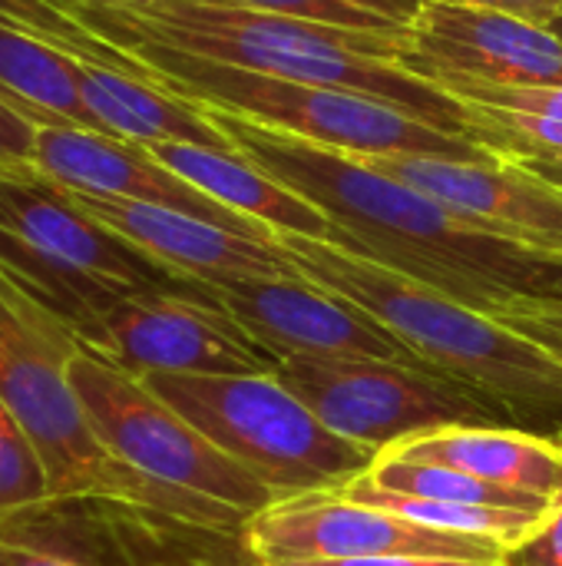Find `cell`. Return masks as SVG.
<instances>
[{
    "instance_id": "1",
    "label": "cell",
    "mask_w": 562,
    "mask_h": 566,
    "mask_svg": "<svg viewBox=\"0 0 562 566\" xmlns=\"http://www.w3.org/2000/svg\"><path fill=\"white\" fill-rule=\"evenodd\" d=\"M192 106H199L242 159L321 209L341 229V249L487 315L523 298H540V255L467 229L441 202L384 176L361 156L248 123L205 103Z\"/></svg>"
},
{
    "instance_id": "2",
    "label": "cell",
    "mask_w": 562,
    "mask_h": 566,
    "mask_svg": "<svg viewBox=\"0 0 562 566\" xmlns=\"http://www.w3.org/2000/svg\"><path fill=\"white\" fill-rule=\"evenodd\" d=\"M70 7L103 40L136 36L265 76L368 93L401 106L447 136L474 143L467 106L441 86L397 66L407 33L341 30L229 0H159L139 10L70 0Z\"/></svg>"
},
{
    "instance_id": "3",
    "label": "cell",
    "mask_w": 562,
    "mask_h": 566,
    "mask_svg": "<svg viewBox=\"0 0 562 566\" xmlns=\"http://www.w3.org/2000/svg\"><path fill=\"white\" fill-rule=\"evenodd\" d=\"M295 272L388 325L431 371L477 391L503 415L562 431V365L527 335L424 282L335 242L275 235Z\"/></svg>"
},
{
    "instance_id": "4",
    "label": "cell",
    "mask_w": 562,
    "mask_h": 566,
    "mask_svg": "<svg viewBox=\"0 0 562 566\" xmlns=\"http://www.w3.org/2000/svg\"><path fill=\"white\" fill-rule=\"evenodd\" d=\"M76 352L70 328L0 269V401L36 444L50 497H99L242 541L252 517L149 481L99 441L70 381Z\"/></svg>"
},
{
    "instance_id": "5",
    "label": "cell",
    "mask_w": 562,
    "mask_h": 566,
    "mask_svg": "<svg viewBox=\"0 0 562 566\" xmlns=\"http://www.w3.org/2000/svg\"><path fill=\"white\" fill-rule=\"evenodd\" d=\"M109 43L129 50L139 63L149 66L159 90L185 103H205L328 149L354 156H441L460 163L497 159L490 149L460 136H447L404 113L401 106L368 93L265 76L136 36H119Z\"/></svg>"
},
{
    "instance_id": "6",
    "label": "cell",
    "mask_w": 562,
    "mask_h": 566,
    "mask_svg": "<svg viewBox=\"0 0 562 566\" xmlns=\"http://www.w3.org/2000/svg\"><path fill=\"white\" fill-rule=\"evenodd\" d=\"M0 269L70 335L126 295H212L205 285L172 275L46 182L0 179Z\"/></svg>"
},
{
    "instance_id": "7",
    "label": "cell",
    "mask_w": 562,
    "mask_h": 566,
    "mask_svg": "<svg viewBox=\"0 0 562 566\" xmlns=\"http://www.w3.org/2000/svg\"><path fill=\"white\" fill-rule=\"evenodd\" d=\"M142 381L275 501L341 491L378 458L325 428L275 375H146Z\"/></svg>"
},
{
    "instance_id": "8",
    "label": "cell",
    "mask_w": 562,
    "mask_h": 566,
    "mask_svg": "<svg viewBox=\"0 0 562 566\" xmlns=\"http://www.w3.org/2000/svg\"><path fill=\"white\" fill-rule=\"evenodd\" d=\"M70 381L99 441L149 481L209 497L245 517L275 504L258 478L152 395L142 378L79 348L70 361Z\"/></svg>"
},
{
    "instance_id": "9",
    "label": "cell",
    "mask_w": 562,
    "mask_h": 566,
    "mask_svg": "<svg viewBox=\"0 0 562 566\" xmlns=\"http://www.w3.org/2000/svg\"><path fill=\"white\" fill-rule=\"evenodd\" d=\"M275 378L335 434L381 454L404 438L454 424H513L460 381L401 361L282 358Z\"/></svg>"
},
{
    "instance_id": "10",
    "label": "cell",
    "mask_w": 562,
    "mask_h": 566,
    "mask_svg": "<svg viewBox=\"0 0 562 566\" xmlns=\"http://www.w3.org/2000/svg\"><path fill=\"white\" fill-rule=\"evenodd\" d=\"M73 338L83 352L136 378L275 375L278 368V358L258 345L212 295H126L79 325Z\"/></svg>"
},
{
    "instance_id": "11",
    "label": "cell",
    "mask_w": 562,
    "mask_h": 566,
    "mask_svg": "<svg viewBox=\"0 0 562 566\" xmlns=\"http://www.w3.org/2000/svg\"><path fill=\"white\" fill-rule=\"evenodd\" d=\"M242 547L255 566L364 557H441L500 564L507 554L494 541L421 527L414 521L358 504L335 491L268 504L245 524Z\"/></svg>"
},
{
    "instance_id": "12",
    "label": "cell",
    "mask_w": 562,
    "mask_h": 566,
    "mask_svg": "<svg viewBox=\"0 0 562 566\" xmlns=\"http://www.w3.org/2000/svg\"><path fill=\"white\" fill-rule=\"evenodd\" d=\"M384 176L441 202L467 229L540 259H562V189L530 166L497 156L460 163L441 156H361Z\"/></svg>"
},
{
    "instance_id": "13",
    "label": "cell",
    "mask_w": 562,
    "mask_h": 566,
    "mask_svg": "<svg viewBox=\"0 0 562 566\" xmlns=\"http://www.w3.org/2000/svg\"><path fill=\"white\" fill-rule=\"evenodd\" d=\"M397 66L427 83L562 86V40L510 13L460 0H427L404 36Z\"/></svg>"
},
{
    "instance_id": "14",
    "label": "cell",
    "mask_w": 562,
    "mask_h": 566,
    "mask_svg": "<svg viewBox=\"0 0 562 566\" xmlns=\"http://www.w3.org/2000/svg\"><path fill=\"white\" fill-rule=\"evenodd\" d=\"M209 292L278 361L282 358H371V361H401V365L427 368L371 312L301 275L229 282Z\"/></svg>"
},
{
    "instance_id": "15",
    "label": "cell",
    "mask_w": 562,
    "mask_h": 566,
    "mask_svg": "<svg viewBox=\"0 0 562 566\" xmlns=\"http://www.w3.org/2000/svg\"><path fill=\"white\" fill-rule=\"evenodd\" d=\"M66 192V189H60ZM73 206H79L86 216L132 242L139 252L166 265L172 275L215 289L229 282H252V279H298L288 255L278 249V242L252 239L242 232H232L225 226L205 222L199 216L149 206V202H129V199H99L83 192H66Z\"/></svg>"
},
{
    "instance_id": "16",
    "label": "cell",
    "mask_w": 562,
    "mask_h": 566,
    "mask_svg": "<svg viewBox=\"0 0 562 566\" xmlns=\"http://www.w3.org/2000/svg\"><path fill=\"white\" fill-rule=\"evenodd\" d=\"M36 169H40V179L53 189L99 196V199L166 206V209L199 216L205 222L225 226L252 239H265V242L275 239L268 229L222 209L219 202L192 189L185 179H179L162 163H156L146 153V146H136V143H119L109 136L70 129V126H40L36 129Z\"/></svg>"
},
{
    "instance_id": "17",
    "label": "cell",
    "mask_w": 562,
    "mask_h": 566,
    "mask_svg": "<svg viewBox=\"0 0 562 566\" xmlns=\"http://www.w3.org/2000/svg\"><path fill=\"white\" fill-rule=\"evenodd\" d=\"M146 153L192 189L219 202L222 209L268 229L272 235H305L344 245L341 229L315 209L308 199L275 182L268 172L242 159L235 149H212L195 143H152Z\"/></svg>"
},
{
    "instance_id": "18",
    "label": "cell",
    "mask_w": 562,
    "mask_h": 566,
    "mask_svg": "<svg viewBox=\"0 0 562 566\" xmlns=\"http://www.w3.org/2000/svg\"><path fill=\"white\" fill-rule=\"evenodd\" d=\"M381 454L454 468L562 507V441L517 424H454L421 431Z\"/></svg>"
},
{
    "instance_id": "19",
    "label": "cell",
    "mask_w": 562,
    "mask_h": 566,
    "mask_svg": "<svg viewBox=\"0 0 562 566\" xmlns=\"http://www.w3.org/2000/svg\"><path fill=\"white\" fill-rule=\"evenodd\" d=\"M79 63V93L93 119L109 139L152 146V143H195L212 149H232V143L199 113V106L119 73L103 63Z\"/></svg>"
},
{
    "instance_id": "20",
    "label": "cell",
    "mask_w": 562,
    "mask_h": 566,
    "mask_svg": "<svg viewBox=\"0 0 562 566\" xmlns=\"http://www.w3.org/2000/svg\"><path fill=\"white\" fill-rule=\"evenodd\" d=\"M0 96L36 126L103 133L79 93V63L60 46L0 23Z\"/></svg>"
},
{
    "instance_id": "21",
    "label": "cell",
    "mask_w": 562,
    "mask_h": 566,
    "mask_svg": "<svg viewBox=\"0 0 562 566\" xmlns=\"http://www.w3.org/2000/svg\"><path fill=\"white\" fill-rule=\"evenodd\" d=\"M335 494L351 497V501L368 504V507H378V511H388V514H397V517L414 521L421 527H434V531H447V534H467L477 541H494L503 551L527 541L547 521L540 514H523V511L470 507V504H450V501H431V497H411V494L384 491V488L371 484L364 474H358L354 481H348Z\"/></svg>"
},
{
    "instance_id": "22",
    "label": "cell",
    "mask_w": 562,
    "mask_h": 566,
    "mask_svg": "<svg viewBox=\"0 0 562 566\" xmlns=\"http://www.w3.org/2000/svg\"><path fill=\"white\" fill-rule=\"evenodd\" d=\"M364 478L384 491H397V494H411V497H431V501H450V504H470V507L523 511V514H540V517H550L556 511L543 497L497 488L474 474L427 464V461L397 458V454H378L371 461V468L364 471Z\"/></svg>"
},
{
    "instance_id": "23",
    "label": "cell",
    "mask_w": 562,
    "mask_h": 566,
    "mask_svg": "<svg viewBox=\"0 0 562 566\" xmlns=\"http://www.w3.org/2000/svg\"><path fill=\"white\" fill-rule=\"evenodd\" d=\"M0 23L23 30L36 40H46L60 46L63 53L89 63L113 66L119 73H129L136 80L152 83V73L146 63H139L129 50L96 36L73 10L66 0H0Z\"/></svg>"
},
{
    "instance_id": "24",
    "label": "cell",
    "mask_w": 562,
    "mask_h": 566,
    "mask_svg": "<svg viewBox=\"0 0 562 566\" xmlns=\"http://www.w3.org/2000/svg\"><path fill=\"white\" fill-rule=\"evenodd\" d=\"M238 7L282 13L308 23L368 30V33H407L427 0H229Z\"/></svg>"
},
{
    "instance_id": "25",
    "label": "cell",
    "mask_w": 562,
    "mask_h": 566,
    "mask_svg": "<svg viewBox=\"0 0 562 566\" xmlns=\"http://www.w3.org/2000/svg\"><path fill=\"white\" fill-rule=\"evenodd\" d=\"M464 103V99H460ZM474 129V143L507 159H556L562 156V119L500 109L484 103H464Z\"/></svg>"
},
{
    "instance_id": "26",
    "label": "cell",
    "mask_w": 562,
    "mask_h": 566,
    "mask_svg": "<svg viewBox=\"0 0 562 566\" xmlns=\"http://www.w3.org/2000/svg\"><path fill=\"white\" fill-rule=\"evenodd\" d=\"M50 497L43 458L23 424L0 401V517Z\"/></svg>"
},
{
    "instance_id": "27",
    "label": "cell",
    "mask_w": 562,
    "mask_h": 566,
    "mask_svg": "<svg viewBox=\"0 0 562 566\" xmlns=\"http://www.w3.org/2000/svg\"><path fill=\"white\" fill-rule=\"evenodd\" d=\"M36 123L0 96V179L43 182L36 169Z\"/></svg>"
},
{
    "instance_id": "28",
    "label": "cell",
    "mask_w": 562,
    "mask_h": 566,
    "mask_svg": "<svg viewBox=\"0 0 562 566\" xmlns=\"http://www.w3.org/2000/svg\"><path fill=\"white\" fill-rule=\"evenodd\" d=\"M494 318L503 322L507 328L527 335L530 342H537L543 352H550L562 365V302L523 298L517 305H507Z\"/></svg>"
},
{
    "instance_id": "29",
    "label": "cell",
    "mask_w": 562,
    "mask_h": 566,
    "mask_svg": "<svg viewBox=\"0 0 562 566\" xmlns=\"http://www.w3.org/2000/svg\"><path fill=\"white\" fill-rule=\"evenodd\" d=\"M500 566H562V507H556L527 541L510 547Z\"/></svg>"
},
{
    "instance_id": "30",
    "label": "cell",
    "mask_w": 562,
    "mask_h": 566,
    "mask_svg": "<svg viewBox=\"0 0 562 566\" xmlns=\"http://www.w3.org/2000/svg\"><path fill=\"white\" fill-rule=\"evenodd\" d=\"M460 3L497 10V13H510V17H520V20L547 27V30H550V23L560 17L562 10V0H460Z\"/></svg>"
},
{
    "instance_id": "31",
    "label": "cell",
    "mask_w": 562,
    "mask_h": 566,
    "mask_svg": "<svg viewBox=\"0 0 562 566\" xmlns=\"http://www.w3.org/2000/svg\"><path fill=\"white\" fill-rule=\"evenodd\" d=\"M0 566H79L60 554H50V551H40V547H30V544H20V541H10V537H0Z\"/></svg>"
},
{
    "instance_id": "32",
    "label": "cell",
    "mask_w": 562,
    "mask_h": 566,
    "mask_svg": "<svg viewBox=\"0 0 562 566\" xmlns=\"http://www.w3.org/2000/svg\"><path fill=\"white\" fill-rule=\"evenodd\" d=\"M540 302H562V259H540Z\"/></svg>"
},
{
    "instance_id": "33",
    "label": "cell",
    "mask_w": 562,
    "mask_h": 566,
    "mask_svg": "<svg viewBox=\"0 0 562 566\" xmlns=\"http://www.w3.org/2000/svg\"><path fill=\"white\" fill-rule=\"evenodd\" d=\"M517 163L530 166V169L540 172L547 182H553V186H560L562 189V156H556V159H517Z\"/></svg>"
},
{
    "instance_id": "34",
    "label": "cell",
    "mask_w": 562,
    "mask_h": 566,
    "mask_svg": "<svg viewBox=\"0 0 562 566\" xmlns=\"http://www.w3.org/2000/svg\"><path fill=\"white\" fill-rule=\"evenodd\" d=\"M185 566H255V564H252V560H248V564H242V560H225V557H219V554H202V557L189 560Z\"/></svg>"
},
{
    "instance_id": "35",
    "label": "cell",
    "mask_w": 562,
    "mask_h": 566,
    "mask_svg": "<svg viewBox=\"0 0 562 566\" xmlns=\"http://www.w3.org/2000/svg\"><path fill=\"white\" fill-rule=\"evenodd\" d=\"M66 3H70V0H66ZM96 3H119V7H136V10H139V7H152V3H159V0H96ZM70 10H73V7H70Z\"/></svg>"
},
{
    "instance_id": "36",
    "label": "cell",
    "mask_w": 562,
    "mask_h": 566,
    "mask_svg": "<svg viewBox=\"0 0 562 566\" xmlns=\"http://www.w3.org/2000/svg\"><path fill=\"white\" fill-rule=\"evenodd\" d=\"M550 33H556V36L562 40V10H560V17H556V20L550 23Z\"/></svg>"
},
{
    "instance_id": "37",
    "label": "cell",
    "mask_w": 562,
    "mask_h": 566,
    "mask_svg": "<svg viewBox=\"0 0 562 566\" xmlns=\"http://www.w3.org/2000/svg\"><path fill=\"white\" fill-rule=\"evenodd\" d=\"M556 438H560V441H562V431H560V434H556Z\"/></svg>"
}]
</instances>
